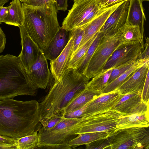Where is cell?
I'll return each mask as SVG.
<instances>
[{
  "instance_id": "1",
  "label": "cell",
  "mask_w": 149,
  "mask_h": 149,
  "mask_svg": "<svg viewBox=\"0 0 149 149\" xmlns=\"http://www.w3.org/2000/svg\"><path fill=\"white\" fill-rule=\"evenodd\" d=\"M39 103L9 98L0 100V135L15 139L32 134L40 127Z\"/></svg>"
},
{
  "instance_id": "2",
  "label": "cell",
  "mask_w": 149,
  "mask_h": 149,
  "mask_svg": "<svg viewBox=\"0 0 149 149\" xmlns=\"http://www.w3.org/2000/svg\"><path fill=\"white\" fill-rule=\"evenodd\" d=\"M89 79L76 68L66 70L39 103L40 123L54 115H62L68 104L86 87Z\"/></svg>"
},
{
  "instance_id": "3",
  "label": "cell",
  "mask_w": 149,
  "mask_h": 149,
  "mask_svg": "<svg viewBox=\"0 0 149 149\" xmlns=\"http://www.w3.org/2000/svg\"><path fill=\"white\" fill-rule=\"evenodd\" d=\"M24 19L19 30L25 32L42 51L60 28L54 4L36 6L22 3Z\"/></svg>"
},
{
  "instance_id": "4",
  "label": "cell",
  "mask_w": 149,
  "mask_h": 149,
  "mask_svg": "<svg viewBox=\"0 0 149 149\" xmlns=\"http://www.w3.org/2000/svg\"><path fill=\"white\" fill-rule=\"evenodd\" d=\"M19 57L7 54L0 56V100L19 95H36Z\"/></svg>"
},
{
  "instance_id": "5",
  "label": "cell",
  "mask_w": 149,
  "mask_h": 149,
  "mask_svg": "<svg viewBox=\"0 0 149 149\" xmlns=\"http://www.w3.org/2000/svg\"><path fill=\"white\" fill-rule=\"evenodd\" d=\"M111 149H149L148 127L116 130L107 138Z\"/></svg>"
},
{
  "instance_id": "6",
  "label": "cell",
  "mask_w": 149,
  "mask_h": 149,
  "mask_svg": "<svg viewBox=\"0 0 149 149\" xmlns=\"http://www.w3.org/2000/svg\"><path fill=\"white\" fill-rule=\"evenodd\" d=\"M107 8L100 9L98 0H79L69 11L62 27L69 31L83 27Z\"/></svg>"
},
{
  "instance_id": "7",
  "label": "cell",
  "mask_w": 149,
  "mask_h": 149,
  "mask_svg": "<svg viewBox=\"0 0 149 149\" xmlns=\"http://www.w3.org/2000/svg\"><path fill=\"white\" fill-rule=\"evenodd\" d=\"M122 44L119 30L114 34L104 36L83 74L89 79L95 76L102 70L114 51Z\"/></svg>"
},
{
  "instance_id": "8",
  "label": "cell",
  "mask_w": 149,
  "mask_h": 149,
  "mask_svg": "<svg viewBox=\"0 0 149 149\" xmlns=\"http://www.w3.org/2000/svg\"><path fill=\"white\" fill-rule=\"evenodd\" d=\"M123 115L112 110L102 111L82 117V127L76 134L95 132H105L109 134L116 129Z\"/></svg>"
},
{
  "instance_id": "9",
  "label": "cell",
  "mask_w": 149,
  "mask_h": 149,
  "mask_svg": "<svg viewBox=\"0 0 149 149\" xmlns=\"http://www.w3.org/2000/svg\"><path fill=\"white\" fill-rule=\"evenodd\" d=\"M139 42L123 44L119 46L109 58L102 70L113 68L139 59L144 49Z\"/></svg>"
},
{
  "instance_id": "10",
  "label": "cell",
  "mask_w": 149,
  "mask_h": 149,
  "mask_svg": "<svg viewBox=\"0 0 149 149\" xmlns=\"http://www.w3.org/2000/svg\"><path fill=\"white\" fill-rule=\"evenodd\" d=\"M142 93L139 92H134L123 94L119 100L111 110L123 116L149 113V104L143 101Z\"/></svg>"
},
{
  "instance_id": "11",
  "label": "cell",
  "mask_w": 149,
  "mask_h": 149,
  "mask_svg": "<svg viewBox=\"0 0 149 149\" xmlns=\"http://www.w3.org/2000/svg\"><path fill=\"white\" fill-rule=\"evenodd\" d=\"M26 73L30 82L35 88L45 89L47 87L51 73L42 52Z\"/></svg>"
},
{
  "instance_id": "12",
  "label": "cell",
  "mask_w": 149,
  "mask_h": 149,
  "mask_svg": "<svg viewBox=\"0 0 149 149\" xmlns=\"http://www.w3.org/2000/svg\"><path fill=\"white\" fill-rule=\"evenodd\" d=\"M20 34L22 49L18 57L25 70L27 72L42 51L25 32L20 30Z\"/></svg>"
},
{
  "instance_id": "13",
  "label": "cell",
  "mask_w": 149,
  "mask_h": 149,
  "mask_svg": "<svg viewBox=\"0 0 149 149\" xmlns=\"http://www.w3.org/2000/svg\"><path fill=\"white\" fill-rule=\"evenodd\" d=\"M123 95L116 90L102 94L89 102L82 117L111 110Z\"/></svg>"
},
{
  "instance_id": "14",
  "label": "cell",
  "mask_w": 149,
  "mask_h": 149,
  "mask_svg": "<svg viewBox=\"0 0 149 149\" xmlns=\"http://www.w3.org/2000/svg\"><path fill=\"white\" fill-rule=\"evenodd\" d=\"M129 5L127 1L118 6L109 16L99 31L104 36L118 31L125 23Z\"/></svg>"
},
{
  "instance_id": "15",
  "label": "cell",
  "mask_w": 149,
  "mask_h": 149,
  "mask_svg": "<svg viewBox=\"0 0 149 149\" xmlns=\"http://www.w3.org/2000/svg\"><path fill=\"white\" fill-rule=\"evenodd\" d=\"M149 61L139 68L116 90L122 94L139 92L142 93L147 72Z\"/></svg>"
},
{
  "instance_id": "16",
  "label": "cell",
  "mask_w": 149,
  "mask_h": 149,
  "mask_svg": "<svg viewBox=\"0 0 149 149\" xmlns=\"http://www.w3.org/2000/svg\"><path fill=\"white\" fill-rule=\"evenodd\" d=\"M70 38L69 31L60 27L49 43L42 51L46 58L51 61L57 58L66 46Z\"/></svg>"
},
{
  "instance_id": "17",
  "label": "cell",
  "mask_w": 149,
  "mask_h": 149,
  "mask_svg": "<svg viewBox=\"0 0 149 149\" xmlns=\"http://www.w3.org/2000/svg\"><path fill=\"white\" fill-rule=\"evenodd\" d=\"M124 2L118 3L107 8L96 16L89 23L82 27L84 34L78 49L99 31L112 13Z\"/></svg>"
},
{
  "instance_id": "18",
  "label": "cell",
  "mask_w": 149,
  "mask_h": 149,
  "mask_svg": "<svg viewBox=\"0 0 149 149\" xmlns=\"http://www.w3.org/2000/svg\"><path fill=\"white\" fill-rule=\"evenodd\" d=\"M70 38L66 46L61 53L56 59L50 61V70L54 81H58L61 78L67 70V66L69 60L72 47L73 37L69 31Z\"/></svg>"
},
{
  "instance_id": "19",
  "label": "cell",
  "mask_w": 149,
  "mask_h": 149,
  "mask_svg": "<svg viewBox=\"0 0 149 149\" xmlns=\"http://www.w3.org/2000/svg\"><path fill=\"white\" fill-rule=\"evenodd\" d=\"M128 6L126 22L125 24L138 26L140 27L143 36L144 23L146 20L141 0H128Z\"/></svg>"
},
{
  "instance_id": "20",
  "label": "cell",
  "mask_w": 149,
  "mask_h": 149,
  "mask_svg": "<svg viewBox=\"0 0 149 149\" xmlns=\"http://www.w3.org/2000/svg\"><path fill=\"white\" fill-rule=\"evenodd\" d=\"M101 91L95 90L88 86L76 95L65 107L63 116L80 108L102 94Z\"/></svg>"
},
{
  "instance_id": "21",
  "label": "cell",
  "mask_w": 149,
  "mask_h": 149,
  "mask_svg": "<svg viewBox=\"0 0 149 149\" xmlns=\"http://www.w3.org/2000/svg\"><path fill=\"white\" fill-rule=\"evenodd\" d=\"M149 126V113L123 116L118 121L116 129L133 127H147Z\"/></svg>"
},
{
  "instance_id": "22",
  "label": "cell",
  "mask_w": 149,
  "mask_h": 149,
  "mask_svg": "<svg viewBox=\"0 0 149 149\" xmlns=\"http://www.w3.org/2000/svg\"><path fill=\"white\" fill-rule=\"evenodd\" d=\"M119 30L122 44L138 41L144 47L143 36L139 26L125 24Z\"/></svg>"
},
{
  "instance_id": "23",
  "label": "cell",
  "mask_w": 149,
  "mask_h": 149,
  "mask_svg": "<svg viewBox=\"0 0 149 149\" xmlns=\"http://www.w3.org/2000/svg\"><path fill=\"white\" fill-rule=\"evenodd\" d=\"M23 19L22 3L19 0H13L10 3L8 15L3 22L19 27L22 25Z\"/></svg>"
},
{
  "instance_id": "24",
  "label": "cell",
  "mask_w": 149,
  "mask_h": 149,
  "mask_svg": "<svg viewBox=\"0 0 149 149\" xmlns=\"http://www.w3.org/2000/svg\"><path fill=\"white\" fill-rule=\"evenodd\" d=\"M147 61L138 59L134 64L118 78L108 84L102 91V94H105L115 91L139 68Z\"/></svg>"
},
{
  "instance_id": "25",
  "label": "cell",
  "mask_w": 149,
  "mask_h": 149,
  "mask_svg": "<svg viewBox=\"0 0 149 149\" xmlns=\"http://www.w3.org/2000/svg\"><path fill=\"white\" fill-rule=\"evenodd\" d=\"M109 134L105 132H95L85 133L78 134L74 139L68 143V145L72 148L84 145H86L95 141L107 139Z\"/></svg>"
},
{
  "instance_id": "26",
  "label": "cell",
  "mask_w": 149,
  "mask_h": 149,
  "mask_svg": "<svg viewBox=\"0 0 149 149\" xmlns=\"http://www.w3.org/2000/svg\"><path fill=\"white\" fill-rule=\"evenodd\" d=\"M104 36V35L102 33L99 31L98 32L96 37L76 68L79 73L83 74L95 52Z\"/></svg>"
},
{
  "instance_id": "27",
  "label": "cell",
  "mask_w": 149,
  "mask_h": 149,
  "mask_svg": "<svg viewBox=\"0 0 149 149\" xmlns=\"http://www.w3.org/2000/svg\"><path fill=\"white\" fill-rule=\"evenodd\" d=\"M113 68L102 70L89 81L88 86L95 90L101 92L107 85Z\"/></svg>"
},
{
  "instance_id": "28",
  "label": "cell",
  "mask_w": 149,
  "mask_h": 149,
  "mask_svg": "<svg viewBox=\"0 0 149 149\" xmlns=\"http://www.w3.org/2000/svg\"><path fill=\"white\" fill-rule=\"evenodd\" d=\"M39 138L37 132L32 134L15 139L14 143L16 149H36Z\"/></svg>"
},
{
  "instance_id": "29",
  "label": "cell",
  "mask_w": 149,
  "mask_h": 149,
  "mask_svg": "<svg viewBox=\"0 0 149 149\" xmlns=\"http://www.w3.org/2000/svg\"><path fill=\"white\" fill-rule=\"evenodd\" d=\"M98 33V32L77 49L74 55L69 60L67 65V69L69 68H76L89 47L96 37Z\"/></svg>"
},
{
  "instance_id": "30",
  "label": "cell",
  "mask_w": 149,
  "mask_h": 149,
  "mask_svg": "<svg viewBox=\"0 0 149 149\" xmlns=\"http://www.w3.org/2000/svg\"><path fill=\"white\" fill-rule=\"evenodd\" d=\"M69 31L73 37L72 45L70 59L74 55L84 35V31L83 27H79Z\"/></svg>"
},
{
  "instance_id": "31",
  "label": "cell",
  "mask_w": 149,
  "mask_h": 149,
  "mask_svg": "<svg viewBox=\"0 0 149 149\" xmlns=\"http://www.w3.org/2000/svg\"><path fill=\"white\" fill-rule=\"evenodd\" d=\"M136 61L130 62L113 68L109 79L107 84L112 82L126 71L134 64Z\"/></svg>"
},
{
  "instance_id": "32",
  "label": "cell",
  "mask_w": 149,
  "mask_h": 149,
  "mask_svg": "<svg viewBox=\"0 0 149 149\" xmlns=\"http://www.w3.org/2000/svg\"><path fill=\"white\" fill-rule=\"evenodd\" d=\"M64 116L62 114H56L51 118L45 120L41 123L42 128L45 130H50L54 127L63 118Z\"/></svg>"
},
{
  "instance_id": "33",
  "label": "cell",
  "mask_w": 149,
  "mask_h": 149,
  "mask_svg": "<svg viewBox=\"0 0 149 149\" xmlns=\"http://www.w3.org/2000/svg\"><path fill=\"white\" fill-rule=\"evenodd\" d=\"M85 145L86 149H111L107 138L97 140Z\"/></svg>"
},
{
  "instance_id": "34",
  "label": "cell",
  "mask_w": 149,
  "mask_h": 149,
  "mask_svg": "<svg viewBox=\"0 0 149 149\" xmlns=\"http://www.w3.org/2000/svg\"><path fill=\"white\" fill-rule=\"evenodd\" d=\"M143 101L149 104V71H148L146 78L142 93Z\"/></svg>"
},
{
  "instance_id": "35",
  "label": "cell",
  "mask_w": 149,
  "mask_h": 149,
  "mask_svg": "<svg viewBox=\"0 0 149 149\" xmlns=\"http://www.w3.org/2000/svg\"><path fill=\"white\" fill-rule=\"evenodd\" d=\"M89 102L82 107L63 115L66 118H77L82 117Z\"/></svg>"
},
{
  "instance_id": "36",
  "label": "cell",
  "mask_w": 149,
  "mask_h": 149,
  "mask_svg": "<svg viewBox=\"0 0 149 149\" xmlns=\"http://www.w3.org/2000/svg\"><path fill=\"white\" fill-rule=\"evenodd\" d=\"M55 1V0H27L24 3L29 6H40L54 4Z\"/></svg>"
},
{
  "instance_id": "37",
  "label": "cell",
  "mask_w": 149,
  "mask_h": 149,
  "mask_svg": "<svg viewBox=\"0 0 149 149\" xmlns=\"http://www.w3.org/2000/svg\"><path fill=\"white\" fill-rule=\"evenodd\" d=\"M128 0H98L99 6L102 9L110 7L114 5Z\"/></svg>"
},
{
  "instance_id": "38",
  "label": "cell",
  "mask_w": 149,
  "mask_h": 149,
  "mask_svg": "<svg viewBox=\"0 0 149 149\" xmlns=\"http://www.w3.org/2000/svg\"><path fill=\"white\" fill-rule=\"evenodd\" d=\"M143 50L141 53L139 59L146 61H149V39L148 37L146 38V42L144 44Z\"/></svg>"
},
{
  "instance_id": "39",
  "label": "cell",
  "mask_w": 149,
  "mask_h": 149,
  "mask_svg": "<svg viewBox=\"0 0 149 149\" xmlns=\"http://www.w3.org/2000/svg\"><path fill=\"white\" fill-rule=\"evenodd\" d=\"M68 0H55L54 5L57 11H65L68 7Z\"/></svg>"
},
{
  "instance_id": "40",
  "label": "cell",
  "mask_w": 149,
  "mask_h": 149,
  "mask_svg": "<svg viewBox=\"0 0 149 149\" xmlns=\"http://www.w3.org/2000/svg\"><path fill=\"white\" fill-rule=\"evenodd\" d=\"M37 149H71L69 145H45L38 147Z\"/></svg>"
},
{
  "instance_id": "41",
  "label": "cell",
  "mask_w": 149,
  "mask_h": 149,
  "mask_svg": "<svg viewBox=\"0 0 149 149\" xmlns=\"http://www.w3.org/2000/svg\"><path fill=\"white\" fill-rule=\"evenodd\" d=\"M10 5L7 7L0 6V24L3 22L8 13Z\"/></svg>"
},
{
  "instance_id": "42",
  "label": "cell",
  "mask_w": 149,
  "mask_h": 149,
  "mask_svg": "<svg viewBox=\"0 0 149 149\" xmlns=\"http://www.w3.org/2000/svg\"><path fill=\"white\" fill-rule=\"evenodd\" d=\"M6 42V36L2 30L1 28L0 27V54L5 49Z\"/></svg>"
},
{
  "instance_id": "43",
  "label": "cell",
  "mask_w": 149,
  "mask_h": 149,
  "mask_svg": "<svg viewBox=\"0 0 149 149\" xmlns=\"http://www.w3.org/2000/svg\"><path fill=\"white\" fill-rule=\"evenodd\" d=\"M9 0H0V6H3L6 3L8 2Z\"/></svg>"
},
{
  "instance_id": "44",
  "label": "cell",
  "mask_w": 149,
  "mask_h": 149,
  "mask_svg": "<svg viewBox=\"0 0 149 149\" xmlns=\"http://www.w3.org/2000/svg\"><path fill=\"white\" fill-rule=\"evenodd\" d=\"M21 2H22L23 3L25 2L27 0H19Z\"/></svg>"
},
{
  "instance_id": "45",
  "label": "cell",
  "mask_w": 149,
  "mask_h": 149,
  "mask_svg": "<svg viewBox=\"0 0 149 149\" xmlns=\"http://www.w3.org/2000/svg\"><path fill=\"white\" fill-rule=\"evenodd\" d=\"M143 2V1H148L149 0H141Z\"/></svg>"
},
{
  "instance_id": "46",
  "label": "cell",
  "mask_w": 149,
  "mask_h": 149,
  "mask_svg": "<svg viewBox=\"0 0 149 149\" xmlns=\"http://www.w3.org/2000/svg\"><path fill=\"white\" fill-rule=\"evenodd\" d=\"M74 2H76L79 0H73Z\"/></svg>"
}]
</instances>
